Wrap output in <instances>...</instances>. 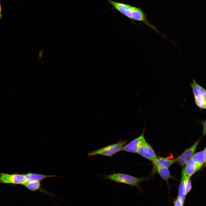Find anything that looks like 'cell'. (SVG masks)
I'll return each mask as SVG.
<instances>
[{"label":"cell","instance_id":"cell-1","mask_svg":"<svg viewBox=\"0 0 206 206\" xmlns=\"http://www.w3.org/2000/svg\"><path fill=\"white\" fill-rule=\"evenodd\" d=\"M106 0L114 9L130 19L142 22L157 33L165 36L148 21L146 17V14L140 8L112 0Z\"/></svg>","mask_w":206,"mask_h":206},{"label":"cell","instance_id":"cell-2","mask_svg":"<svg viewBox=\"0 0 206 206\" xmlns=\"http://www.w3.org/2000/svg\"><path fill=\"white\" fill-rule=\"evenodd\" d=\"M103 179H109L118 183L125 184L140 189L139 186L140 183L148 180V178L143 177L137 178L128 174L118 173L106 175Z\"/></svg>","mask_w":206,"mask_h":206},{"label":"cell","instance_id":"cell-3","mask_svg":"<svg viewBox=\"0 0 206 206\" xmlns=\"http://www.w3.org/2000/svg\"><path fill=\"white\" fill-rule=\"evenodd\" d=\"M190 85L195 104L200 109L206 110V90L198 84L195 79Z\"/></svg>","mask_w":206,"mask_h":206},{"label":"cell","instance_id":"cell-4","mask_svg":"<svg viewBox=\"0 0 206 206\" xmlns=\"http://www.w3.org/2000/svg\"><path fill=\"white\" fill-rule=\"evenodd\" d=\"M127 143L126 140H120L116 143L90 152L88 153V155L89 157H91L96 155H101L110 157L121 151L122 147Z\"/></svg>","mask_w":206,"mask_h":206},{"label":"cell","instance_id":"cell-5","mask_svg":"<svg viewBox=\"0 0 206 206\" xmlns=\"http://www.w3.org/2000/svg\"><path fill=\"white\" fill-rule=\"evenodd\" d=\"M0 182L4 183L24 185L27 182L25 174H0Z\"/></svg>","mask_w":206,"mask_h":206},{"label":"cell","instance_id":"cell-6","mask_svg":"<svg viewBox=\"0 0 206 206\" xmlns=\"http://www.w3.org/2000/svg\"><path fill=\"white\" fill-rule=\"evenodd\" d=\"M144 130L140 136L124 146L121 151L137 153L141 146L146 142L144 136Z\"/></svg>","mask_w":206,"mask_h":206},{"label":"cell","instance_id":"cell-7","mask_svg":"<svg viewBox=\"0 0 206 206\" xmlns=\"http://www.w3.org/2000/svg\"><path fill=\"white\" fill-rule=\"evenodd\" d=\"M199 142V141L198 140L190 147L186 149L176 158V162L182 166H185L194 154Z\"/></svg>","mask_w":206,"mask_h":206},{"label":"cell","instance_id":"cell-8","mask_svg":"<svg viewBox=\"0 0 206 206\" xmlns=\"http://www.w3.org/2000/svg\"><path fill=\"white\" fill-rule=\"evenodd\" d=\"M137 153L152 162L157 157L152 146L146 142L141 146Z\"/></svg>","mask_w":206,"mask_h":206},{"label":"cell","instance_id":"cell-9","mask_svg":"<svg viewBox=\"0 0 206 206\" xmlns=\"http://www.w3.org/2000/svg\"><path fill=\"white\" fill-rule=\"evenodd\" d=\"M176 162V158L170 159L157 156L156 159L153 162V167L152 172L153 174L157 172V169L159 167L169 168Z\"/></svg>","mask_w":206,"mask_h":206},{"label":"cell","instance_id":"cell-10","mask_svg":"<svg viewBox=\"0 0 206 206\" xmlns=\"http://www.w3.org/2000/svg\"><path fill=\"white\" fill-rule=\"evenodd\" d=\"M188 177L183 169L182 171L181 180L180 184L179 191L178 197L180 199L184 204L186 194V183L187 179Z\"/></svg>","mask_w":206,"mask_h":206},{"label":"cell","instance_id":"cell-11","mask_svg":"<svg viewBox=\"0 0 206 206\" xmlns=\"http://www.w3.org/2000/svg\"><path fill=\"white\" fill-rule=\"evenodd\" d=\"M185 165L184 169L187 176L189 178L199 170L196 163L192 158L188 161Z\"/></svg>","mask_w":206,"mask_h":206},{"label":"cell","instance_id":"cell-12","mask_svg":"<svg viewBox=\"0 0 206 206\" xmlns=\"http://www.w3.org/2000/svg\"><path fill=\"white\" fill-rule=\"evenodd\" d=\"M27 182L33 181H40L47 178L58 177L56 175H47L29 172L25 174Z\"/></svg>","mask_w":206,"mask_h":206},{"label":"cell","instance_id":"cell-13","mask_svg":"<svg viewBox=\"0 0 206 206\" xmlns=\"http://www.w3.org/2000/svg\"><path fill=\"white\" fill-rule=\"evenodd\" d=\"M205 152L204 150L194 154L192 158L196 163L199 170L205 162Z\"/></svg>","mask_w":206,"mask_h":206},{"label":"cell","instance_id":"cell-14","mask_svg":"<svg viewBox=\"0 0 206 206\" xmlns=\"http://www.w3.org/2000/svg\"><path fill=\"white\" fill-rule=\"evenodd\" d=\"M157 172L167 183L169 179L174 178L170 174L168 168L165 167H159L157 169Z\"/></svg>","mask_w":206,"mask_h":206},{"label":"cell","instance_id":"cell-15","mask_svg":"<svg viewBox=\"0 0 206 206\" xmlns=\"http://www.w3.org/2000/svg\"><path fill=\"white\" fill-rule=\"evenodd\" d=\"M23 185L28 190L31 191L40 190L43 192H46L41 188V184L40 181H33L28 182Z\"/></svg>","mask_w":206,"mask_h":206},{"label":"cell","instance_id":"cell-16","mask_svg":"<svg viewBox=\"0 0 206 206\" xmlns=\"http://www.w3.org/2000/svg\"><path fill=\"white\" fill-rule=\"evenodd\" d=\"M192 188L190 178L188 177L187 179L186 183V193L188 194Z\"/></svg>","mask_w":206,"mask_h":206},{"label":"cell","instance_id":"cell-17","mask_svg":"<svg viewBox=\"0 0 206 206\" xmlns=\"http://www.w3.org/2000/svg\"><path fill=\"white\" fill-rule=\"evenodd\" d=\"M183 203L178 196H177L175 201L174 203V206H183Z\"/></svg>","mask_w":206,"mask_h":206},{"label":"cell","instance_id":"cell-18","mask_svg":"<svg viewBox=\"0 0 206 206\" xmlns=\"http://www.w3.org/2000/svg\"><path fill=\"white\" fill-rule=\"evenodd\" d=\"M201 123L203 128V135H206V119L202 121Z\"/></svg>","mask_w":206,"mask_h":206},{"label":"cell","instance_id":"cell-19","mask_svg":"<svg viewBox=\"0 0 206 206\" xmlns=\"http://www.w3.org/2000/svg\"><path fill=\"white\" fill-rule=\"evenodd\" d=\"M2 8L1 6V1L0 0V20L2 19L3 17V15L2 13Z\"/></svg>","mask_w":206,"mask_h":206},{"label":"cell","instance_id":"cell-20","mask_svg":"<svg viewBox=\"0 0 206 206\" xmlns=\"http://www.w3.org/2000/svg\"><path fill=\"white\" fill-rule=\"evenodd\" d=\"M43 53V51L41 50L39 54V57L40 58H41Z\"/></svg>","mask_w":206,"mask_h":206},{"label":"cell","instance_id":"cell-21","mask_svg":"<svg viewBox=\"0 0 206 206\" xmlns=\"http://www.w3.org/2000/svg\"><path fill=\"white\" fill-rule=\"evenodd\" d=\"M204 150H205V164H206V147L205 149H204Z\"/></svg>","mask_w":206,"mask_h":206}]
</instances>
